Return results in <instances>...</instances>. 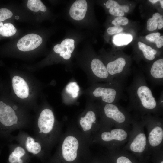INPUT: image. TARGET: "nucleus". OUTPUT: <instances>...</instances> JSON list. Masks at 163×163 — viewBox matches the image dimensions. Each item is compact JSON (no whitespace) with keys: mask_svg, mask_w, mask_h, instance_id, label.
Returning a JSON list of instances; mask_svg holds the SVG:
<instances>
[{"mask_svg":"<svg viewBox=\"0 0 163 163\" xmlns=\"http://www.w3.org/2000/svg\"><path fill=\"white\" fill-rule=\"evenodd\" d=\"M160 36V34L159 33H154L146 35V38L150 42L156 43Z\"/></svg>","mask_w":163,"mask_h":163,"instance_id":"27","label":"nucleus"},{"mask_svg":"<svg viewBox=\"0 0 163 163\" xmlns=\"http://www.w3.org/2000/svg\"><path fill=\"white\" fill-rule=\"evenodd\" d=\"M157 47L158 48L161 47L163 46V36H160L156 43Z\"/></svg>","mask_w":163,"mask_h":163,"instance_id":"32","label":"nucleus"},{"mask_svg":"<svg viewBox=\"0 0 163 163\" xmlns=\"http://www.w3.org/2000/svg\"><path fill=\"white\" fill-rule=\"evenodd\" d=\"M15 19H18L19 18V17L18 16H16L15 17Z\"/></svg>","mask_w":163,"mask_h":163,"instance_id":"36","label":"nucleus"},{"mask_svg":"<svg viewBox=\"0 0 163 163\" xmlns=\"http://www.w3.org/2000/svg\"><path fill=\"white\" fill-rule=\"evenodd\" d=\"M124 84L114 79L106 85L97 86L93 91V95L105 104L115 103L123 97Z\"/></svg>","mask_w":163,"mask_h":163,"instance_id":"6","label":"nucleus"},{"mask_svg":"<svg viewBox=\"0 0 163 163\" xmlns=\"http://www.w3.org/2000/svg\"><path fill=\"white\" fill-rule=\"evenodd\" d=\"M117 163H132L130 160L124 156L119 157L117 160Z\"/></svg>","mask_w":163,"mask_h":163,"instance_id":"31","label":"nucleus"},{"mask_svg":"<svg viewBox=\"0 0 163 163\" xmlns=\"http://www.w3.org/2000/svg\"><path fill=\"white\" fill-rule=\"evenodd\" d=\"M105 117L118 123L124 122L126 119V115L115 103L105 104L103 108Z\"/></svg>","mask_w":163,"mask_h":163,"instance_id":"10","label":"nucleus"},{"mask_svg":"<svg viewBox=\"0 0 163 163\" xmlns=\"http://www.w3.org/2000/svg\"><path fill=\"white\" fill-rule=\"evenodd\" d=\"M27 6L29 9L35 12L40 10L45 12L47 9L46 6L40 0H29L27 1Z\"/></svg>","mask_w":163,"mask_h":163,"instance_id":"22","label":"nucleus"},{"mask_svg":"<svg viewBox=\"0 0 163 163\" xmlns=\"http://www.w3.org/2000/svg\"><path fill=\"white\" fill-rule=\"evenodd\" d=\"M13 13L7 8H3L0 9V22L9 18L13 15Z\"/></svg>","mask_w":163,"mask_h":163,"instance_id":"26","label":"nucleus"},{"mask_svg":"<svg viewBox=\"0 0 163 163\" xmlns=\"http://www.w3.org/2000/svg\"><path fill=\"white\" fill-rule=\"evenodd\" d=\"M16 31V28L12 24L6 23L3 24L0 34L3 36L10 37L14 35Z\"/></svg>","mask_w":163,"mask_h":163,"instance_id":"23","label":"nucleus"},{"mask_svg":"<svg viewBox=\"0 0 163 163\" xmlns=\"http://www.w3.org/2000/svg\"><path fill=\"white\" fill-rule=\"evenodd\" d=\"M133 39V37L129 34H119L114 35L113 37V43L116 46L126 45L129 43Z\"/></svg>","mask_w":163,"mask_h":163,"instance_id":"21","label":"nucleus"},{"mask_svg":"<svg viewBox=\"0 0 163 163\" xmlns=\"http://www.w3.org/2000/svg\"><path fill=\"white\" fill-rule=\"evenodd\" d=\"M106 7L109 8V12L111 14L118 17L123 16L124 12H127L129 10V7L127 5H120L116 1L108 0L106 3Z\"/></svg>","mask_w":163,"mask_h":163,"instance_id":"16","label":"nucleus"},{"mask_svg":"<svg viewBox=\"0 0 163 163\" xmlns=\"http://www.w3.org/2000/svg\"><path fill=\"white\" fill-rule=\"evenodd\" d=\"M146 144V138L143 133L138 134L131 144L130 149L133 152L139 153L142 152Z\"/></svg>","mask_w":163,"mask_h":163,"instance_id":"17","label":"nucleus"},{"mask_svg":"<svg viewBox=\"0 0 163 163\" xmlns=\"http://www.w3.org/2000/svg\"><path fill=\"white\" fill-rule=\"evenodd\" d=\"M123 30V28L120 26H114L109 27L107 30V32L110 34H113L120 33Z\"/></svg>","mask_w":163,"mask_h":163,"instance_id":"28","label":"nucleus"},{"mask_svg":"<svg viewBox=\"0 0 163 163\" xmlns=\"http://www.w3.org/2000/svg\"><path fill=\"white\" fill-rule=\"evenodd\" d=\"M74 43V40L67 38L63 40L60 45L66 49L67 52L71 54L75 48Z\"/></svg>","mask_w":163,"mask_h":163,"instance_id":"25","label":"nucleus"},{"mask_svg":"<svg viewBox=\"0 0 163 163\" xmlns=\"http://www.w3.org/2000/svg\"><path fill=\"white\" fill-rule=\"evenodd\" d=\"M148 78L154 85H162L163 81V59L155 61L147 74Z\"/></svg>","mask_w":163,"mask_h":163,"instance_id":"11","label":"nucleus"},{"mask_svg":"<svg viewBox=\"0 0 163 163\" xmlns=\"http://www.w3.org/2000/svg\"><path fill=\"white\" fill-rule=\"evenodd\" d=\"M139 49L142 51L144 58L146 59L151 61L155 58L157 51L150 46L141 42L138 43Z\"/></svg>","mask_w":163,"mask_h":163,"instance_id":"20","label":"nucleus"},{"mask_svg":"<svg viewBox=\"0 0 163 163\" xmlns=\"http://www.w3.org/2000/svg\"><path fill=\"white\" fill-rule=\"evenodd\" d=\"M53 156L46 163H73L89 155L91 142L76 124L70 125L62 133Z\"/></svg>","mask_w":163,"mask_h":163,"instance_id":"1","label":"nucleus"},{"mask_svg":"<svg viewBox=\"0 0 163 163\" xmlns=\"http://www.w3.org/2000/svg\"><path fill=\"white\" fill-rule=\"evenodd\" d=\"M12 82L14 91L18 97L22 99L28 97L29 87L26 82L22 78L15 76L13 78Z\"/></svg>","mask_w":163,"mask_h":163,"instance_id":"14","label":"nucleus"},{"mask_svg":"<svg viewBox=\"0 0 163 163\" xmlns=\"http://www.w3.org/2000/svg\"><path fill=\"white\" fill-rule=\"evenodd\" d=\"M32 126L34 136L50 152L58 143L62 133V125L56 120L51 110L45 108L41 110Z\"/></svg>","mask_w":163,"mask_h":163,"instance_id":"2","label":"nucleus"},{"mask_svg":"<svg viewBox=\"0 0 163 163\" xmlns=\"http://www.w3.org/2000/svg\"><path fill=\"white\" fill-rule=\"evenodd\" d=\"M161 163H163V161H161Z\"/></svg>","mask_w":163,"mask_h":163,"instance_id":"38","label":"nucleus"},{"mask_svg":"<svg viewBox=\"0 0 163 163\" xmlns=\"http://www.w3.org/2000/svg\"><path fill=\"white\" fill-rule=\"evenodd\" d=\"M104 5H106V4H105V3H104Z\"/></svg>","mask_w":163,"mask_h":163,"instance_id":"37","label":"nucleus"},{"mask_svg":"<svg viewBox=\"0 0 163 163\" xmlns=\"http://www.w3.org/2000/svg\"><path fill=\"white\" fill-rule=\"evenodd\" d=\"M163 139V129L159 126L154 127L149 133L148 137L149 143L152 147L157 146L159 145Z\"/></svg>","mask_w":163,"mask_h":163,"instance_id":"18","label":"nucleus"},{"mask_svg":"<svg viewBox=\"0 0 163 163\" xmlns=\"http://www.w3.org/2000/svg\"><path fill=\"white\" fill-rule=\"evenodd\" d=\"M163 27V16L158 13H156L152 18L149 19L147 21V28L149 31L155 30L157 28L161 29Z\"/></svg>","mask_w":163,"mask_h":163,"instance_id":"19","label":"nucleus"},{"mask_svg":"<svg viewBox=\"0 0 163 163\" xmlns=\"http://www.w3.org/2000/svg\"><path fill=\"white\" fill-rule=\"evenodd\" d=\"M53 50L56 53L59 54L67 52L66 49L59 44L56 45L54 47Z\"/></svg>","mask_w":163,"mask_h":163,"instance_id":"30","label":"nucleus"},{"mask_svg":"<svg viewBox=\"0 0 163 163\" xmlns=\"http://www.w3.org/2000/svg\"><path fill=\"white\" fill-rule=\"evenodd\" d=\"M9 154L7 163H29L31 156L19 144L8 145Z\"/></svg>","mask_w":163,"mask_h":163,"instance_id":"8","label":"nucleus"},{"mask_svg":"<svg viewBox=\"0 0 163 163\" xmlns=\"http://www.w3.org/2000/svg\"><path fill=\"white\" fill-rule=\"evenodd\" d=\"M80 88L76 82H72L68 84L66 88V92L73 98L77 97L78 95Z\"/></svg>","mask_w":163,"mask_h":163,"instance_id":"24","label":"nucleus"},{"mask_svg":"<svg viewBox=\"0 0 163 163\" xmlns=\"http://www.w3.org/2000/svg\"><path fill=\"white\" fill-rule=\"evenodd\" d=\"M129 102L134 106L147 110H155L158 103L146 82L145 76L140 72H135L131 84L126 88Z\"/></svg>","mask_w":163,"mask_h":163,"instance_id":"3","label":"nucleus"},{"mask_svg":"<svg viewBox=\"0 0 163 163\" xmlns=\"http://www.w3.org/2000/svg\"><path fill=\"white\" fill-rule=\"evenodd\" d=\"M15 140L32 156L39 159L43 163L48 161L50 152L34 136L22 130H19L16 136L13 135L12 141Z\"/></svg>","mask_w":163,"mask_h":163,"instance_id":"5","label":"nucleus"},{"mask_svg":"<svg viewBox=\"0 0 163 163\" xmlns=\"http://www.w3.org/2000/svg\"><path fill=\"white\" fill-rule=\"evenodd\" d=\"M87 4L85 0L76 1L72 5L69 10L71 17L73 19L80 21L85 17L87 9Z\"/></svg>","mask_w":163,"mask_h":163,"instance_id":"13","label":"nucleus"},{"mask_svg":"<svg viewBox=\"0 0 163 163\" xmlns=\"http://www.w3.org/2000/svg\"><path fill=\"white\" fill-rule=\"evenodd\" d=\"M42 39L39 35L30 34L21 38L17 43L19 50L22 51L32 50L38 47L42 43Z\"/></svg>","mask_w":163,"mask_h":163,"instance_id":"9","label":"nucleus"},{"mask_svg":"<svg viewBox=\"0 0 163 163\" xmlns=\"http://www.w3.org/2000/svg\"><path fill=\"white\" fill-rule=\"evenodd\" d=\"M127 136V133L121 129H116L111 131H104L101 134V140L108 142L115 140L121 141L125 139Z\"/></svg>","mask_w":163,"mask_h":163,"instance_id":"15","label":"nucleus"},{"mask_svg":"<svg viewBox=\"0 0 163 163\" xmlns=\"http://www.w3.org/2000/svg\"><path fill=\"white\" fill-rule=\"evenodd\" d=\"M117 23V25H126L128 23V20L126 17L121 16L116 18L114 20Z\"/></svg>","mask_w":163,"mask_h":163,"instance_id":"29","label":"nucleus"},{"mask_svg":"<svg viewBox=\"0 0 163 163\" xmlns=\"http://www.w3.org/2000/svg\"><path fill=\"white\" fill-rule=\"evenodd\" d=\"M91 68L93 75L97 79L105 80L108 82L114 80L110 75L106 66L99 59L97 58L93 59L91 62Z\"/></svg>","mask_w":163,"mask_h":163,"instance_id":"12","label":"nucleus"},{"mask_svg":"<svg viewBox=\"0 0 163 163\" xmlns=\"http://www.w3.org/2000/svg\"><path fill=\"white\" fill-rule=\"evenodd\" d=\"M97 123L96 113L92 110H88L79 118L76 125L82 135L91 143L92 134Z\"/></svg>","mask_w":163,"mask_h":163,"instance_id":"7","label":"nucleus"},{"mask_svg":"<svg viewBox=\"0 0 163 163\" xmlns=\"http://www.w3.org/2000/svg\"><path fill=\"white\" fill-rule=\"evenodd\" d=\"M159 0H149V1L151 2L153 4H155L158 1H159Z\"/></svg>","mask_w":163,"mask_h":163,"instance_id":"33","label":"nucleus"},{"mask_svg":"<svg viewBox=\"0 0 163 163\" xmlns=\"http://www.w3.org/2000/svg\"><path fill=\"white\" fill-rule=\"evenodd\" d=\"M3 24L2 22H0V31L2 28Z\"/></svg>","mask_w":163,"mask_h":163,"instance_id":"34","label":"nucleus"},{"mask_svg":"<svg viewBox=\"0 0 163 163\" xmlns=\"http://www.w3.org/2000/svg\"><path fill=\"white\" fill-rule=\"evenodd\" d=\"M0 101V137L7 141H12V132L30 128V122L26 119L19 117L13 107Z\"/></svg>","mask_w":163,"mask_h":163,"instance_id":"4","label":"nucleus"},{"mask_svg":"<svg viewBox=\"0 0 163 163\" xmlns=\"http://www.w3.org/2000/svg\"><path fill=\"white\" fill-rule=\"evenodd\" d=\"M160 3L161 6L162 8H163V0H160L159 1Z\"/></svg>","mask_w":163,"mask_h":163,"instance_id":"35","label":"nucleus"}]
</instances>
